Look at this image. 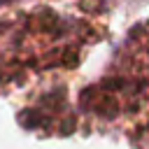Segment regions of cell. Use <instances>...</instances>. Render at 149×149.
<instances>
[{
  "label": "cell",
  "instance_id": "6da1fadb",
  "mask_svg": "<svg viewBox=\"0 0 149 149\" xmlns=\"http://www.w3.org/2000/svg\"><path fill=\"white\" fill-rule=\"evenodd\" d=\"M119 93L128 135L149 147V28L130 37L121 54Z\"/></svg>",
  "mask_w": 149,
  "mask_h": 149
}]
</instances>
